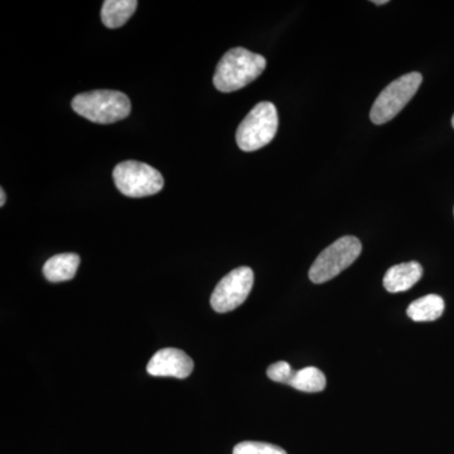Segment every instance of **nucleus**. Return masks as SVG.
I'll return each instance as SVG.
<instances>
[{
    "instance_id": "1",
    "label": "nucleus",
    "mask_w": 454,
    "mask_h": 454,
    "mask_svg": "<svg viewBox=\"0 0 454 454\" xmlns=\"http://www.w3.org/2000/svg\"><path fill=\"white\" fill-rule=\"evenodd\" d=\"M267 59L258 53L236 47L227 51L217 64L214 76L215 88L221 92H234L245 88L264 73Z\"/></svg>"
},
{
    "instance_id": "2",
    "label": "nucleus",
    "mask_w": 454,
    "mask_h": 454,
    "mask_svg": "<svg viewBox=\"0 0 454 454\" xmlns=\"http://www.w3.org/2000/svg\"><path fill=\"white\" fill-rule=\"evenodd\" d=\"M73 109L90 121L113 124L129 116L131 104L129 98L121 91L95 90L74 97Z\"/></svg>"
},
{
    "instance_id": "3",
    "label": "nucleus",
    "mask_w": 454,
    "mask_h": 454,
    "mask_svg": "<svg viewBox=\"0 0 454 454\" xmlns=\"http://www.w3.org/2000/svg\"><path fill=\"white\" fill-rule=\"evenodd\" d=\"M277 107L274 104L259 103L245 116L236 131V143L244 152H254L268 145L278 131Z\"/></svg>"
},
{
    "instance_id": "4",
    "label": "nucleus",
    "mask_w": 454,
    "mask_h": 454,
    "mask_svg": "<svg viewBox=\"0 0 454 454\" xmlns=\"http://www.w3.org/2000/svg\"><path fill=\"white\" fill-rule=\"evenodd\" d=\"M363 252V245L355 236H343L319 254L309 269V279L322 284L342 273Z\"/></svg>"
},
{
    "instance_id": "5",
    "label": "nucleus",
    "mask_w": 454,
    "mask_h": 454,
    "mask_svg": "<svg viewBox=\"0 0 454 454\" xmlns=\"http://www.w3.org/2000/svg\"><path fill=\"white\" fill-rule=\"evenodd\" d=\"M115 186L127 197L140 199L160 192L164 186L160 170L137 160H125L118 164L113 172Z\"/></svg>"
},
{
    "instance_id": "6",
    "label": "nucleus",
    "mask_w": 454,
    "mask_h": 454,
    "mask_svg": "<svg viewBox=\"0 0 454 454\" xmlns=\"http://www.w3.org/2000/svg\"><path fill=\"white\" fill-rule=\"evenodd\" d=\"M422 82V74L411 73L389 83L376 98L370 112V118L373 124L382 125L393 121L417 94Z\"/></svg>"
},
{
    "instance_id": "7",
    "label": "nucleus",
    "mask_w": 454,
    "mask_h": 454,
    "mask_svg": "<svg viewBox=\"0 0 454 454\" xmlns=\"http://www.w3.org/2000/svg\"><path fill=\"white\" fill-rule=\"evenodd\" d=\"M254 286V273L247 267L236 268L217 284L211 295V307L217 313L231 312L249 297Z\"/></svg>"
},
{
    "instance_id": "8",
    "label": "nucleus",
    "mask_w": 454,
    "mask_h": 454,
    "mask_svg": "<svg viewBox=\"0 0 454 454\" xmlns=\"http://www.w3.org/2000/svg\"><path fill=\"white\" fill-rule=\"evenodd\" d=\"M193 360L178 348L160 349L149 361L146 372L158 378L186 379L193 372Z\"/></svg>"
},
{
    "instance_id": "9",
    "label": "nucleus",
    "mask_w": 454,
    "mask_h": 454,
    "mask_svg": "<svg viewBox=\"0 0 454 454\" xmlns=\"http://www.w3.org/2000/svg\"><path fill=\"white\" fill-rule=\"evenodd\" d=\"M423 276L422 265L418 262H402L394 265L384 277V286L387 292L400 293L413 288Z\"/></svg>"
},
{
    "instance_id": "10",
    "label": "nucleus",
    "mask_w": 454,
    "mask_h": 454,
    "mask_svg": "<svg viewBox=\"0 0 454 454\" xmlns=\"http://www.w3.org/2000/svg\"><path fill=\"white\" fill-rule=\"evenodd\" d=\"M80 256L74 253L59 254L47 260L43 274L52 283L67 282L76 276Z\"/></svg>"
},
{
    "instance_id": "11",
    "label": "nucleus",
    "mask_w": 454,
    "mask_h": 454,
    "mask_svg": "<svg viewBox=\"0 0 454 454\" xmlns=\"http://www.w3.org/2000/svg\"><path fill=\"white\" fill-rule=\"evenodd\" d=\"M138 7L136 0H106L101 8V20L107 28H121Z\"/></svg>"
},
{
    "instance_id": "12",
    "label": "nucleus",
    "mask_w": 454,
    "mask_h": 454,
    "mask_svg": "<svg viewBox=\"0 0 454 454\" xmlns=\"http://www.w3.org/2000/svg\"><path fill=\"white\" fill-rule=\"evenodd\" d=\"M444 301L437 294H428L411 303L406 315L414 322H432L443 315Z\"/></svg>"
},
{
    "instance_id": "13",
    "label": "nucleus",
    "mask_w": 454,
    "mask_h": 454,
    "mask_svg": "<svg viewBox=\"0 0 454 454\" xmlns=\"http://www.w3.org/2000/svg\"><path fill=\"white\" fill-rule=\"evenodd\" d=\"M325 373L317 367L309 366L295 372L288 385L304 393H319L325 390Z\"/></svg>"
},
{
    "instance_id": "14",
    "label": "nucleus",
    "mask_w": 454,
    "mask_h": 454,
    "mask_svg": "<svg viewBox=\"0 0 454 454\" xmlns=\"http://www.w3.org/2000/svg\"><path fill=\"white\" fill-rule=\"evenodd\" d=\"M232 454H286L283 448L262 442H241Z\"/></svg>"
},
{
    "instance_id": "15",
    "label": "nucleus",
    "mask_w": 454,
    "mask_h": 454,
    "mask_svg": "<svg viewBox=\"0 0 454 454\" xmlns=\"http://www.w3.org/2000/svg\"><path fill=\"white\" fill-rule=\"evenodd\" d=\"M267 375L270 380L288 385L293 375H294V372H293L292 366L288 363L279 361V363L268 367Z\"/></svg>"
},
{
    "instance_id": "16",
    "label": "nucleus",
    "mask_w": 454,
    "mask_h": 454,
    "mask_svg": "<svg viewBox=\"0 0 454 454\" xmlns=\"http://www.w3.org/2000/svg\"><path fill=\"white\" fill-rule=\"evenodd\" d=\"M5 200H7V196H5V192H4V190H0V206H4V203H5Z\"/></svg>"
},
{
    "instance_id": "17",
    "label": "nucleus",
    "mask_w": 454,
    "mask_h": 454,
    "mask_svg": "<svg viewBox=\"0 0 454 454\" xmlns=\"http://www.w3.org/2000/svg\"><path fill=\"white\" fill-rule=\"evenodd\" d=\"M372 3H373V4H378V5L387 4V0H382V2H372Z\"/></svg>"
},
{
    "instance_id": "18",
    "label": "nucleus",
    "mask_w": 454,
    "mask_h": 454,
    "mask_svg": "<svg viewBox=\"0 0 454 454\" xmlns=\"http://www.w3.org/2000/svg\"><path fill=\"white\" fill-rule=\"evenodd\" d=\"M452 125H453V128H454V115H453V118H452Z\"/></svg>"
}]
</instances>
